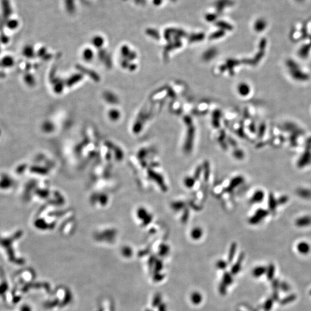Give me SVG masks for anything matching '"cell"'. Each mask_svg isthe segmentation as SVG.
Returning <instances> with one entry per match:
<instances>
[{"mask_svg": "<svg viewBox=\"0 0 311 311\" xmlns=\"http://www.w3.org/2000/svg\"><path fill=\"white\" fill-rule=\"evenodd\" d=\"M266 216L267 212L266 210L263 209H258L253 216L250 218L249 221L251 224H257L260 221H261L263 218L265 217Z\"/></svg>", "mask_w": 311, "mask_h": 311, "instance_id": "1", "label": "cell"}, {"mask_svg": "<svg viewBox=\"0 0 311 311\" xmlns=\"http://www.w3.org/2000/svg\"><path fill=\"white\" fill-rule=\"evenodd\" d=\"M244 182V179L242 176H238L233 178L229 183L228 186L225 189L227 192H231L237 186H239Z\"/></svg>", "mask_w": 311, "mask_h": 311, "instance_id": "2", "label": "cell"}, {"mask_svg": "<svg viewBox=\"0 0 311 311\" xmlns=\"http://www.w3.org/2000/svg\"><path fill=\"white\" fill-rule=\"evenodd\" d=\"M244 259V254L243 252H241L239 255L237 261L232 266L231 269V273L233 276L237 274L240 272L241 270V264L243 263Z\"/></svg>", "mask_w": 311, "mask_h": 311, "instance_id": "3", "label": "cell"}, {"mask_svg": "<svg viewBox=\"0 0 311 311\" xmlns=\"http://www.w3.org/2000/svg\"><path fill=\"white\" fill-rule=\"evenodd\" d=\"M2 16L4 18H8L12 14V8L9 0H2L1 2Z\"/></svg>", "mask_w": 311, "mask_h": 311, "instance_id": "4", "label": "cell"}, {"mask_svg": "<svg viewBox=\"0 0 311 311\" xmlns=\"http://www.w3.org/2000/svg\"><path fill=\"white\" fill-rule=\"evenodd\" d=\"M151 175L153 176V179L156 181V183L159 184V186H160L161 189L164 192L167 191V187L165 183L164 179L163 176L160 174L156 172H152Z\"/></svg>", "mask_w": 311, "mask_h": 311, "instance_id": "5", "label": "cell"}, {"mask_svg": "<svg viewBox=\"0 0 311 311\" xmlns=\"http://www.w3.org/2000/svg\"><path fill=\"white\" fill-rule=\"evenodd\" d=\"M203 300L202 294L198 291L193 292L190 295V301L192 304L195 305H198Z\"/></svg>", "mask_w": 311, "mask_h": 311, "instance_id": "6", "label": "cell"}, {"mask_svg": "<svg viewBox=\"0 0 311 311\" xmlns=\"http://www.w3.org/2000/svg\"><path fill=\"white\" fill-rule=\"evenodd\" d=\"M267 271V267L263 266L255 267L252 270V274L254 278H258L262 277L264 275H266Z\"/></svg>", "mask_w": 311, "mask_h": 311, "instance_id": "7", "label": "cell"}, {"mask_svg": "<svg viewBox=\"0 0 311 311\" xmlns=\"http://www.w3.org/2000/svg\"><path fill=\"white\" fill-rule=\"evenodd\" d=\"M202 235H203V230L200 227H195L191 230L190 236L193 240H200Z\"/></svg>", "mask_w": 311, "mask_h": 311, "instance_id": "8", "label": "cell"}, {"mask_svg": "<svg viewBox=\"0 0 311 311\" xmlns=\"http://www.w3.org/2000/svg\"><path fill=\"white\" fill-rule=\"evenodd\" d=\"M297 248L298 252L302 255H307L310 252L311 250V247L309 245L305 242L299 243L297 247Z\"/></svg>", "mask_w": 311, "mask_h": 311, "instance_id": "9", "label": "cell"}, {"mask_svg": "<svg viewBox=\"0 0 311 311\" xmlns=\"http://www.w3.org/2000/svg\"><path fill=\"white\" fill-rule=\"evenodd\" d=\"M237 249V244L236 243H232L229 248V251L228 256V264H231L233 261V259L235 256L236 252Z\"/></svg>", "mask_w": 311, "mask_h": 311, "instance_id": "10", "label": "cell"}, {"mask_svg": "<svg viewBox=\"0 0 311 311\" xmlns=\"http://www.w3.org/2000/svg\"><path fill=\"white\" fill-rule=\"evenodd\" d=\"M222 282L227 286H230L231 285L233 282V275L231 273V272L228 271H225L222 275Z\"/></svg>", "mask_w": 311, "mask_h": 311, "instance_id": "11", "label": "cell"}, {"mask_svg": "<svg viewBox=\"0 0 311 311\" xmlns=\"http://www.w3.org/2000/svg\"><path fill=\"white\" fill-rule=\"evenodd\" d=\"M263 198H264L263 192L261 190H258L253 194L251 199V202L252 203H259L262 201Z\"/></svg>", "mask_w": 311, "mask_h": 311, "instance_id": "12", "label": "cell"}, {"mask_svg": "<svg viewBox=\"0 0 311 311\" xmlns=\"http://www.w3.org/2000/svg\"><path fill=\"white\" fill-rule=\"evenodd\" d=\"M186 204L183 201H176L171 204V208L175 211H180L185 208Z\"/></svg>", "mask_w": 311, "mask_h": 311, "instance_id": "13", "label": "cell"}, {"mask_svg": "<svg viewBox=\"0 0 311 311\" xmlns=\"http://www.w3.org/2000/svg\"><path fill=\"white\" fill-rule=\"evenodd\" d=\"M203 168V174L204 180L208 181L209 180L210 169V164L208 161H205L202 165Z\"/></svg>", "mask_w": 311, "mask_h": 311, "instance_id": "14", "label": "cell"}, {"mask_svg": "<svg viewBox=\"0 0 311 311\" xmlns=\"http://www.w3.org/2000/svg\"><path fill=\"white\" fill-rule=\"evenodd\" d=\"M196 180L194 177L187 176L184 179V184L188 188H191L194 186Z\"/></svg>", "mask_w": 311, "mask_h": 311, "instance_id": "15", "label": "cell"}, {"mask_svg": "<svg viewBox=\"0 0 311 311\" xmlns=\"http://www.w3.org/2000/svg\"><path fill=\"white\" fill-rule=\"evenodd\" d=\"M169 252V247L165 244H162L159 247V254L161 256H166Z\"/></svg>", "mask_w": 311, "mask_h": 311, "instance_id": "16", "label": "cell"}, {"mask_svg": "<svg viewBox=\"0 0 311 311\" xmlns=\"http://www.w3.org/2000/svg\"><path fill=\"white\" fill-rule=\"evenodd\" d=\"M275 271H276L275 267L274 266V265H271L268 267H267L266 275L267 280L270 281V280L273 279L274 276L275 275Z\"/></svg>", "mask_w": 311, "mask_h": 311, "instance_id": "17", "label": "cell"}, {"mask_svg": "<svg viewBox=\"0 0 311 311\" xmlns=\"http://www.w3.org/2000/svg\"><path fill=\"white\" fill-rule=\"evenodd\" d=\"M228 265L229 264L227 261L222 260V259H220V260H218L216 263V266L219 270H225L227 269Z\"/></svg>", "mask_w": 311, "mask_h": 311, "instance_id": "18", "label": "cell"}, {"mask_svg": "<svg viewBox=\"0 0 311 311\" xmlns=\"http://www.w3.org/2000/svg\"><path fill=\"white\" fill-rule=\"evenodd\" d=\"M202 173H203V168H202V166L201 165H200L198 166L196 168V171H195V172H194V178L196 179V180H198L200 179V175Z\"/></svg>", "mask_w": 311, "mask_h": 311, "instance_id": "19", "label": "cell"}, {"mask_svg": "<svg viewBox=\"0 0 311 311\" xmlns=\"http://www.w3.org/2000/svg\"><path fill=\"white\" fill-rule=\"evenodd\" d=\"M227 285L224 284L222 282H221L219 286H218V291L220 294L222 296H225L227 292Z\"/></svg>", "mask_w": 311, "mask_h": 311, "instance_id": "20", "label": "cell"}, {"mask_svg": "<svg viewBox=\"0 0 311 311\" xmlns=\"http://www.w3.org/2000/svg\"><path fill=\"white\" fill-rule=\"evenodd\" d=\"M189 214H190V212H189L188 209H184V211H183L182 216V218H181V221H182V222L183 224L187 222V221L188 220V218H189Z\"/></svg>", "mask_w": 311, "mask_h": 311, "instance_id": "21", "label": "cell"}, {"mask_svg": "<svg viewBox=\"0 0 311 311\" xmlns=\"http://www.w3.org/2000/svg\"><path fill=\"white\" fill-rule=\"evenodd\" d=\"M161 296L160 294H157L156 295L155 297L154 298V300H153V305L154 307H157V306H159L160 304H161Z\"/></svg>", "mask_w": 311, "mask_h": 311, "instance_id": "22", "label": "cell"}, {"mask_svg": "<svg viewBox=\"0 0 311 311\" xmlns=\"http://www.w3.org/2000/svg\"><path fill=\"white\" fill-rule=\"evenodd\" d=\"M273 301L271 299H268L266 302H265L264 304V309L266 311H269L271 310L272 307H273Z\"/></svg>", "mask_w": 311, "mask_h": 311, "instance_id": "23", "label": "cell"}, {"mask_svg": "<svg viewBox=\"0 0 311 311\" xmlns=\"http://www.w3.org/2000/svg\"><path fill=\"white\" fill-rule=\"evenodd\" d=\"M163 268V263L160 260H157L156 262L155 271L156 273H159Z\"/></svg>", "mask_w": 311, "mask_h": 311, "instance_id": "24", "label": "cell"}, {"mask_svg": "<svg viewBox=\"0 0 311 311\" xmlns=\"http://www.w3.org/2000/svg\"><path fill=\"white\" fill-rule=\"evenodd\" d=\"M165 277V275L164 274H160L159 273H156L155 277H154V280H155L156 282H160L164 279Z\"/></svg>", "mask_w": 311, "mask_h": 311, "instance_id": "25", "label": "cell"}, {"mask_svg": "<svg viewBox=\"0 0 311 311\" xmlns=\"http://www.w3.org/2000/svg\"><path fill=\"white\" fill-rule=\"evenodd\" d=\"M18 24V22L16 20H10L8 22V25L11 28H13V27H16Z\"/></svg>", "mask_w": 311, "mask_h": 311, "instance_id": "26", "label": "cell"}, {"mask_svg": "<svg viewBox=\"0 0 311 311\" xmlns=\"http://www.w3.org/2000/svg\"><path fill=\"white\" fill-rule=\"evenodd\" d=\"M159 307V311H167L166 305L164 303V304H161Z\"/></svg>", "mask_w": 311, "mask_h": 311, "instance_id": "27", "label": "cell"}]
</instances>
